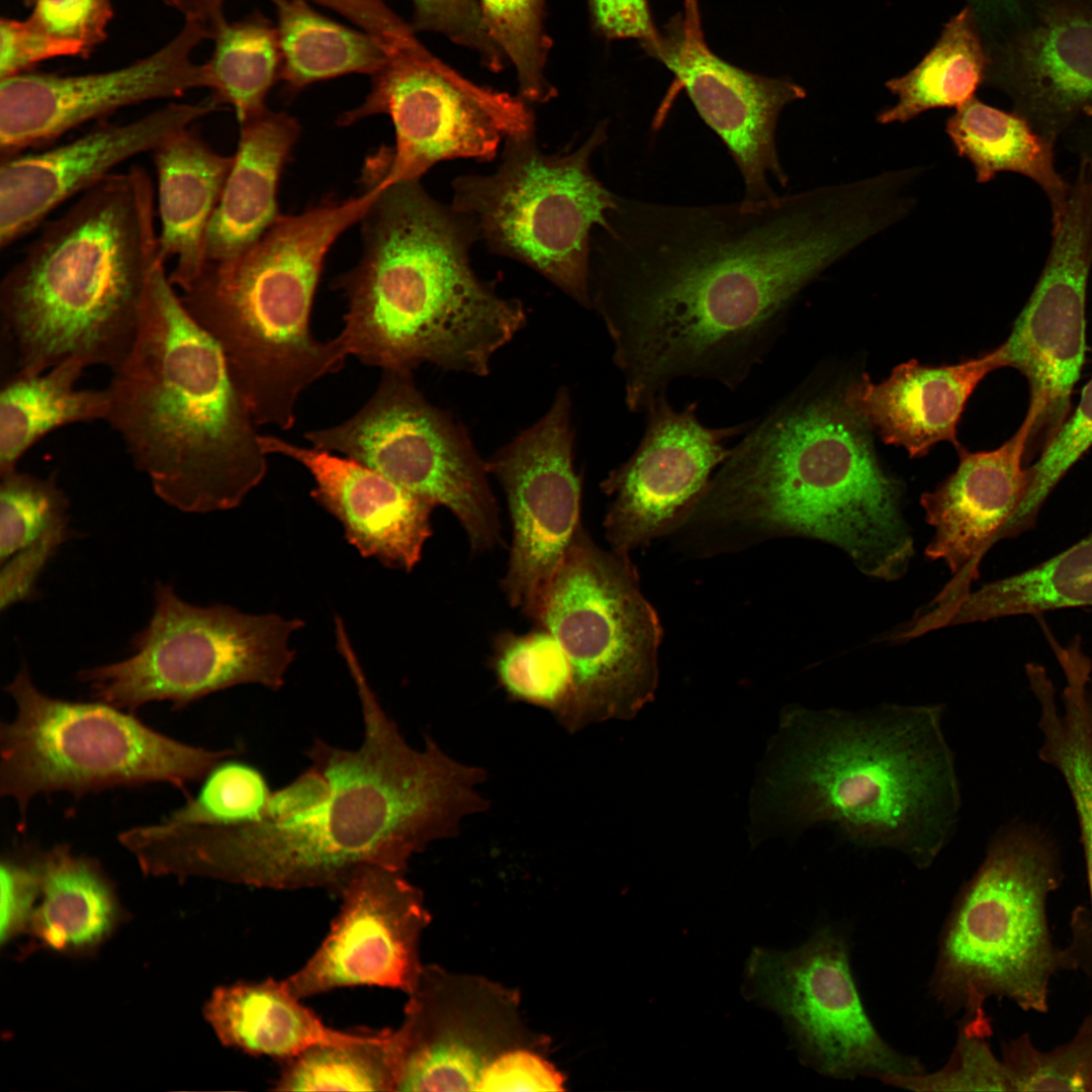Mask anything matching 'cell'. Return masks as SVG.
<instances>
[{"label": "cell", "mask_w": 1092, "mask_h": 1092, "mask_svg": "<svg viewBox=\"0 0 1092 1092\" xmlns=\"http://www.w3.org/2000/svg\"><path fill=\"white\" fill-rule=\"evenodd\" d=\"M153 154L158 182L159 252L175 259L169 280L179 290L207 262V237L233 156L216 153L191 127L174 134Z\"/></svg>", "instance_id": "f1b7e54d"}, {"label": "cell", "mask_w": 1092, "mask_h": 1092, "mask_svg": "<svg viewBox=\"0 0 1092 1092\" xmlns=\"http://www.w3.org/2000/svg\"><path fill=\"white\" fill-rule=\"evenodd\" d=\"M1092 446V378L1084 386L1073 415L1029 466L1031 483L1019 510L1005 532L1014 538L1032 529L1038 514L1057 484Z\"/></svg>", "instance_id": "bcb514c9"}, {"label": "cell", "mask_w": 1092, "mask_h": 1092, "mask_svg": "<svg viewBox=\"0 0 1092 1092\" xmlns=\"http://www.w3.org/2000/svg\"><path fill=\"white\" fill-rule=\"evenodd\" d=\"M342 657L357 689L363 737L345 749L316 739L310 764L329 797L284 821L172 824L161 848L177 877L198 876L274 890L324 889L339 897L364 867L405 872L426 846L485 809L484 771L453 759L431 738L412 747L371 688L353 647Z\"/></svg>", "instance_id": "7a4b0ae2"}, {"label": "cell", "mask_w": 1092, "mask_h": 1092, "mask_svg": "<svg viewBox=\"0 0 1092 1092\" xmlns=\"http://www.w3.org/2000/svg\"><path fill=\"white\" fill-rule=\"evenodd\" d=\"M747 975L754 996L782 1016L802 1058L821 1074L887 1084L925 1072L872 1022L852 975L848 940L836 927L823 926L788 951L756 949Z\"/></svg>", "instance_id": "2e32d148"}, {"label": "cell", "mask_w": 1092, "mask_h": 1092, "mask_svg": "<svg viewBox=\"0 0 1092 1092\" xmlns=\"http://www.w3.org/2000/svg\"><path fill=\"white\" fill-rule=\"evenodd\" d=\"M645 51L673 74L727 148L743 180V199L775 196L770 178L782 187L788 184L778 151V122L788 104L805 98L804 88L724 61L709 49L700 24L685 15L674 16Z\"/></svg>", "instance_id": "603a6c76"}, {"label": "cell", "mask_w": 1092, "mask_h": 1092, "mask_svg": "<svg viewBox=\"0 0 1092 1092\" xmlns=\"http://www.w3.org/2000/svg\"><path fill=\"white\" fill-rule=\"evenodd\" d=\"M165 264L152 273L129 353L111 370L105 422L163 502L193 514L230 510L264 479L267 454L219 346Z\"/></svg>", "instance_id": "8992f818"}, {"label": "cell", "mask_w": 1092, "mask_h": 1092, "mask_svg": "<svg viewBox=\"0 0 1092 1092\" xmlns=\"http://www.w3.org/2000/svg\"><path fill=\"white\" fill-rule=\"evenodd\" d=\"M1001 1059L1012 1091L1092 1092V1013L1069 1041L1040 1051L1023 1033L1002 1043Z\"/></svg>", "instance_id": "b9f144b4"}, {"label": "cell", "mask_w": 1092, "mask_h": 1092, "mask_svg": "<svg viewBox=\"0 0 1092 1092\" xmlns=\"http://www.w3.org/2000/svg\"><path fill=\"white\" fill-rule=\"evenodd\" d=\"M1085 700H1086L1089 736H1090V741H1091V746H1092V677H1090L1088 679L1087 684H1086Z\"/></svg>", "instance_id": "9f6ffc18"}, {"label": "cell", "mask_w": 1092, "mask_h": 1092, "mask_svg": "<svg viewBox=\"0 0 1092 1092\" xmlns=\"http://www.w3.org/2000/svg\"><path fill=\"white\" fill-rule=\"evenodd\" d=\"M300 619L252 615L225 605L201 607L157 582L153 614L131 640L132 654L78 672L94 698L133 712L151 702L175 709L235 686L282 688Z\"/></svg>", "instance_id": "4fadbf2b"}, {"label": "cell", "mask_w": 1092, "mask_h": 1092, "mask_svg": "<svg viewBox=\"0 0 1092 1092\" xmlns=\"http://www.w3.org/2000/svg\"><path fill=\"white\" fill-rule=\"evenodd\" d=\"M240 125L238 149L208 231L207 262L242 254L279 218L278 184L300 133L293 116L268 108Z\"/></svg>", "instance_id": "f546056e"}, {"label": "cell", "mask_w": 1092, "mask_h": 1092, "mask_svg": "<svg viewBox=\"0 0 1092 1092\" xmlns=\"http://www.w3.org/2000/svg\"><path fill=\"white\" fill-rule=\"evenodd\" d=\"M593 30L607 40L636 39L645 50L658 37L648 0H585Z\"/></svg>", "instance_id": "db71d44e"}, {"label": "cell", "mask_w": 1092, "mask_h": 1092, "mask_svg": "<svg viewBox=\"0 0 1092 1092\" xmlns=\"http://www.w3.org/2000/svg\"><path fill=\"white\" fill-rule=\"evenodd\" d=\"M939 705L796 709L767 780L787 825H831L856 846L896 850L924 869L951 839L961 810Z\"/></svg>", "instance_id": "5b68a950"}, {"label": "cell", "mask_w": 1092, "mask_h": 1092, "mask_svg": "<svg viewBox=\"0 0 1092 1092\" xmlns=\"http://www.w3.org/2000/svg\"><path fill=\"white\" fill-rule=\"evenodd\" d=\"M67 537L68 523L58 525L14 553L2 564L0 572L2 611L33 597L39 575Z\"/></svg>", "instance_id": "f5cc1de1"}, {"label": "cell", "mask_w": 1092, "mask_h": 1092, "mask_svg": "<svg viewBox=\"0 0 1092 1092\" xmlns=\"http://www.w3.org/2000/svg\"><path fill=\"white\" fill-rule=\"evenodd\" d=\"M901 502V483L881 466L869 428L841 399L806 395L752 421L682 527L744 543L819 540L867 576L893 581L915 551Z\"/></svg>", "instance_id": "3957f363"}, {"label": "cell", "mask_w": 1092, "mask_h": 1092, "mask_svg": "<svg viewBox=\"0 0 1092 1092\" xmlns=\"http://www.w3.org/2000/svg\"><path fill=\"white\" fill-rule=\"evenodd\" d=\"M560 643L572 672L564 727L628 719L654 696L662 630L629 555L582 528L532 618Z\"/></svg>", "instance_id": "7c38bea8"}, {"label": "cell", "mask_w": 1092, "mask_h": 1092, "mask_svg": "<svg viewBox=\"0 0 1092 1092\" xmlns=\"http://www.w3.org/2000/svg\"><path fill=\"white\" fill-rule=\"evenodd\" d=\"M490 663L508 696L550 711L564 725L572 697L571 666L548 630L538 626L525 634H497Z\"/></svg>", "instance_id": "ab89813d"}, {"label": "cell", "mask_w": 1092, "mask_h": 1092, "mask_svg": "<svg viewBox=\"0 0 1092 1092\" xmlns=\"http://www.w3.org/2000/svg\"><path fill=\"white\" fill-rule=\"evenodd\" d=\"M992 82L1055 143L1092 118V0H1024Z\"/></svg>", "instance_id": "d4e9b609"}, {"label": "cell", "mask_w": 1092, "mask_h": 1092, "mask_svg": "<svg viewBox=\"0 0 1092 1092\" xmlns=\"http://www.w3.org/2000/svg\"><path fill=\"white\" fill-rule=\"evenodd\" d=\"M1062 139L1065 147L1078 159L1092 161V118L1079 123Z\"/></svg>", "instance_id": "11a10c76"}, {"label": "cell", "mask_w": 1092, "mask_h": 1092, "mask_svg": "<svg viewBox=\"0 0 1092 1092\" xmlns=\"http://www.w3.org/2000/svg\"><path fill=\"white\" fill-rule=\"evenodd\" d=\"M41 893L27 932L38 946L88 954L121 920L113 885L98 862L59 843L40 850Z\"/></svg>", "instance_id": "1f68e13d"}, {"label": "cell", "mask_w": 1092, "mask_h": 1092, "mask_svg": "<svg viewBox=\"0 0 1092 1092\" xmlns=\"http://www.w3.org/2000/svg\"><path fill=\"white\" fill-rule=\"evenodd\" d=\"M1063 879L1060 849L1041 828L1015 822L994 834L940 935L929 987L946 1012L983 1017L990 998L1048 1011L1052 979L1082 966L1090 932L1077 913L1070 945L1054 943L1046 906Z\"/></svg>", "instance_id": "9c48e42d"}, {"label": "cell", "mask_w": 1092, "mask_h": 1092, "mask_svg": "<svg viewBox=\"0 0 1092 1092\" xmlns=\"http://www.w3.org/2000/svg\"><path fill=\"white\" fill-rule=\"evenodd\" d=\"M415 32L440 34L477 56L482 67L503 71L509 61L492 36L477 0H411Z\"/></svg>", "instance_id": "7dc6e473"}, {"label": "cell", "mask_w": 1092, "mask_h": 1092, "mask_svg": "<svg viewBox=\"0 0 1092 1092\" xmlns=\"http://www.w3.org/2000/svg\"><path fill=\"white\" fill-rule=\"evenodd\" d=\"M906 215L886 172L733 203L620 197L593 235L589 296L628 410L685 378L736 390L800 293Z\"/></svg>", "instance_id": "6da1fadb"}, {"label": "cell", "mask_w": 1092, "mask_h": 1092, "mask_svg": "<svg viewBox=\"0 0 1092 1092\" xmlns=\"http://www.w3.org/2000/svg\"><path fill=\"white\" fill-rule=\"evenodd\" d=\"M698 404L675 408L666 394L644 412L645 428L631 456L601 483L611 498L604 528L611 549L625 555L678 529L729 456L727 441L752 421L708 427Z\"/></svg>", "instance_id": "ffe728a7"}, {"label": "cell", "mask_w": 1092, "mask_h": 1092, "mask_svg": "<svg viewBox=\"0 0 1092 1092\" xmlns=\"http://www.w3.org/2000/svg\"><path fill=\"white\" fill-rule=\"evenodd\" d=\"M487 26L516 72L519 95L547 103L558 94L547 77L553 40L546 0H477Z\"/></svg>", "instance_id": "60d3db41"}, {"label": "cell", "mask_w": 1092, "mask_h": 1092, "mask_svg": "<svg viewBox=\"0 0 1092 1092\" xmlns=\"http://www.w3.org/2000/svg\"><path fill=\"white\" fill-rule=\"evenodd\" d=\"M1030 421L991 451L970 452L960 445L959 465L934 490L921 495L934 534L925 554L942 560L951 581L931 602L943 604L967 595L979 578L981 561L1004 533L1031 483L1024 454Z\"/></svg>", "instance_id": "484cf974"}, {"label": "cell", "mask_w": 1092, "mask_h": 1092, "mask_svg": "<svg viewBox=\"0 0 1092 1092\" xmlns=\"http://www.w3.org/2000/svg\"><path fill=\"white\" fill-rule=\"evenodd\" d=\"M229 757L204 776L195 796H188L185 804L170 812L163 821L235 825L262 819L272 793L265 777L255 766Z\"/></svg>", "instance_id": "7bdbcfd3"}, {"label": "cell", "mask_w": 1092, "mask_h": 1092, "mask_svg": "<svg viewBox=\"0 0 1092 1092\" xmlns=\"http://www.w3.org/2000/svg\"><path fill=\"white\" fill-rule=\"evenodd\" d=\"M155 190L142 166L112 173L47 221L0 284L7 372L129 353L158 264Z\"/></svg>", "instance_id": "52a82bcc"}, {"label": "cell", "mask_w": 1092, "mask_h": 1092, "mask_svg": "<svg viewBox=\"0 0 1092 1092\" xmlns=\"http://www.w3.org/2000/svg\"><path fill=\"white\" fill-rule=\"evenodd\" d=\"M561 1074L534 1046L498 1056L485 1070L477 1091H561Z\"/></svg>", "instance_id": "816d5d0a"}, {"label": "cell", "mask_w": 1092, "mask_h": 1092, "mask_svg": "<svg viewBox=\"0 0 1092 1092\" xmlns=\"http://www.w3.org/2000/svg\"><path fill=\"white\" fill-rule=\"evenodd\" d=\"M0 562L37 540L54 527L68 523L69 499L56 473L39 477L15 469L1 474Z\"/></svg>", "instance_id": "ee69618b"}, {"label": "cell", "mask_w": 1092, "mask_h": 1092, "mask_svg": "<svg viewBox=\"0 0 1092 1092\" xmlns=\"http://www.w3.org/2000/svg\"><path fill=\"white\" fill-rule=\"evenodd\" d=\"M259 440L266 454L284 455L309 471L314 480L311 496L337 518L362 556L395 569L415 568L433 533L436 504L349 457L270 435Z\"/></svg>", "instance_id": "4316f807"}, {"label": "cell", "mask_w": 1092, "mask_h": 1092, "mask_svg": "<svg viewBox=\"0 0 1092 1092\" xmlns=\"http://www.w3.org/2000/svg\"><path fill=\"white\" fill-rule=\"evenodd\" d=\"M607 139L606 121L566 154L544 153L535 134L510 138L493 173L452 181L450 204L472 221L478 241L532 268L585 308L593 234L608 224L620 198L592 169Z\"/></svg>", "instance_id": "8fae6325"}, {"label": "cell", "mask_w": 1092, "mask_h": 1092, "mask_svg": "<svg viewBox=\"0 0 1092 1092\" xmlns=\"http://www.w3.org/2000/svg\"><path fill=\"white\" fill-rule=\"evenodd\" d=\"M392 1029L311 1045L281 1062L276 1091H395Z\"/></svg>", "instance_id": "f35d334b"}, {"label": "cell", "mask_w": 1092, "mask_h": 1092, "mask_svg": "<svg viewBox=\"0 0 1092 1092\" xmlns=\"http://www.w3.org/2000/svg\"><path fill=\"white\" fill-rule=\"evenodd\" d=\"M1067 204L1036 284L998 347L1003 366L1027 380L1031 427L1024 459L1054 439L1068 419L1086 351V294L1092 269V162L1078 160Z\"/></svg>", "instance_id": "e0dca14e"}, {"label": "cell", "mask_w": 1092, "mask_h": 1092, "mask_svg": "<svg viewBox=\"0 0 1092 1092\" xmlns=\"http://www.w3.org/2000/svg\"><path fill=\"white\" fill-rule=\"evenodd\" d=\"M0 866V941L4 945L28 930L41 893L40 850L7 853Z\"/></svg>", "instance_id": "c3c4849f"}, {"label": "cell", "mask_w": 1092, "mask_h": 1092, "mask_svg": "<svg viewBox=\"0 0 1092 1092\" xmlns=\"http://www.w3.org/2000/svg\"><path fill=\"white\" fill-rule=\"evenodd\" d=\"M987 60L973 10L965 8L915 68L886 83L898 100L878 113L877 122L905 123L931 109L964 105L986 79Z\"/></svg>", "instance_id": "8d00e7d4"}, {"label": "cell", "mask_w": 1092, "mask_h": 1092, "mask_svg": "<svg viewBox=\"0 0 1092 1092\" xmlns=\"http://www.w3.org/2000/svg\"><path fill=\"white\" fill-rule=\"evenodd\" d=\"M87 367L68 360L43 372L4 373L0 386V475L17 469L36 442L62 427L105 421L106 388L80 389Z\"/></svg>", "instance_id": "836d02e7"}, {"label": "cell", "mask_w": 1092, "mask_h": 1092, "mask_svg": "<svg viewBox=\"0 0 1092 1092\" xmlns=\"http://www.w3.org/2000/svg\"><path fill=\"white\" fill-rule=\"evenodd\" d=\"M5 689L16 710L0 726V794L17 806L22 828L39 795L82 797L153 783L185 790L235 752L178 741L99 700L53 698L38 690L26 664Z\"/></svg>", "instance_id": "30bf717a"}, {"label": "cell", "mask_w": 1092, "mask_h": 1092, "mask_svg": "<svg viewBox=\"0 0 1092 1092\" xmlns=\"http://www.w3.org/2000/svg\"><path fill=\"white\" fill-rule=\"evenodd\" d=\"M945 133L957 155L972 164L977 183H988L1002 172L1028 178L1049 201L1052 226L1060 220L1070 181L1057 169V143L1038 133L1025 118L974 97L946 119Z\"/></svg>", "instance_id": "d6a6232c"}, {"label": "cell", "mask_w": 1092, "mask_h": 1092, "mask_svg": "<svg viewBox=\"0 0 1092 1092\" xmlns=\"http://www.w3.org/2000/svg\"><path fill=\"white\" fill-rule=\"evenodd\" d=\"M1092 606V532L1019 573L984 584L935 610L939 627Z\"/></svg>", "instance_id": "e575fe53"}, {"label": "cell", "mask_w": 1092, "mask_h": 1092, "mask_svg": "<svg viewBox=\"0 0 1092 1092\" xmlns=\"http://www.w3.org/2000/svg\"><path fill=\"white\" fill-rule=\"evenodd\" d=\"M63 56L85 58L82 43L47 32L28 18L0 20V79L21 74L34 64Z\"/></svg>", "instance_id": "f907efd6"}, {"label": "cell", "mask_w": 1092, "mask_h": 1092, "mask_svg": "<svg viewBox=\"0 0 1092 1092\" xmlns=\"http://www.w3.org/2000/svg\"><path fill=\"white\" fill-rule=\"evenodd\" d=\"M379 190L370 182L357 197L281 214L242 254L206 262L179 290L186 310L219 346L256 425L292 428L299 394L343 367L348 354L339 337H312L311 304L330 248Z\"/></svg>", "instance_id": "ba28073f"}, {"label": "cell", "mask_w": 1092, "mask_h": 1092, "mask_svg": "<svg viewBox=\"0 0 1092 1092\" xmlns=\"http://www.w3.org/2000/svg\"><path fill=\"white\" fill-rule=\"evenodd\" d=\"M371 79L363 103L343 113L338 123L350 125L375 114L390 117L395 146L381 168L383 186L421 180L444 161L490 162L503 141L535 134L529 102L467 79L421 41L387 58Z\"/></svg>", "instance_id": "9a60e30c"}, {"label": "cell", "mask_w": 1092, "mask_h": 1092, "mask_svg": "<svg viewBox=\"0 0 1092 1092\" xmlns=\"http://www.w3.org/2000/svg\"><path fill=\"white\" fill-rule=\"evenodd\" d=\"M219 107L212 95L194 103L170 102L131 121L99 123L63 145L0 159V248L12 245L123 162L154 152Z\"/></svg>", "instance_id": "cb8c5ba5"}, {"label": "cell", "mask_w": 1092, "mask_h": 1092, "mask_svg": "<svg viewBox=\"0 0 1092 1092\" xmlns=\"http://www.w3.org/2000/svg\"><path fill=\"white\" fill-rule=\"evenodd\" d=\"M111 0H35L28 19L56 36L78 41L88 58L107 37Z\"/></svg>", "instance_id": "681fc988"}, {"label": "cell", "mask_w": 1092, "mask_h": 1092, "mask_svg": "<svg viewBox=\"0 0 1092 1092\" xmlns=\"http://www.w3.org/2000/svg\"><path fill=\"white\" fill-rule=\"evenodd\" d=\"M213 52L205 63L208 88L231 105L239 123L260 113L280 80L281 52L276 26L260 11L235 22L225 18L210 28Z\"/></svg>", "instance_id": "74e56055"}, {"label": "cell", "mask_w": 1092, "mask_h": 1092, "mask_svg": "<svg viewBox=\"0 0 1092 1092\" xmlns=\"http://www.w3.org/2000/svg\"><path fill=\"white\" fill-rule=\"evenodd\" d=\"M209 38L207 25L185 20L157 52L116 70L73 76L21 73L0 79V159L48 145L117 109L208 88L206 65L194 63L192 54Z\"/></svg>", "instance_id": "44dd1931"}, {"label": "cell", "mask_w": 1092, "mask_h": 1092, "mask_svg": "<svg viewBox=\"0 0 1092 1092\" xmlns=\"http://www.w3.org/2000/svg\"><path fill=\"white\" fill-rule=\"evenodd\" d=\"M981 11H991L1006 5L1010 0H971Z\"/></svg>", "instance_id": "6f0895ef"}, {"label": "cell", "mask_w": 1092, "mask_h": 1092, "mask_svg": "<svg viewBox=\"0 0 1092 1092\" xmlns=\"http://www.w3.org/2000/svg\"><path fill=\"white\" fill-rule=\"evenodd\" d=\"M991 1033L987 1016L964 1018L952 1054L943 1067L887 1084L916 1092L1012 1091L1002 1059L990 1048Z\"/></svg>", "instance_id": "f6af8a7d"}, {"label": "cell", "mask_w": 1092, "mask_h": 1092, "mask_svg": "<svg viewBox=\"0 0 1092 1092\" xmlns=\"http://www.w3.org/2000/svg\"><path fill=\"white\" fill-rule=\"evenodd\" d=\"M360 220L363 252L336 285L348 305L338 335L348 356L382 370L425 363L486 376L493 355L524 327L518 299L500 296L470 262L472 221L420 180L383 186Z\"/></svg>", "instance_id": "277c9868"}, {"label": "cell", "mask_w": 1092, "mask_h": 1092, "mask_svg": "<svg viewBox=\"0 0 1092 1092\" xmlns=\"http://www.w3.org/2000/svg\"><path fill=\"white\" fill-rule=\"evenodd\" d=\"M391 1031L395 1091H477L505 1052L534 1046L522 1034L517 996L485 980L423 967Z\"/></svg>", "instance_id": "d6986e66"}, {"label": "cell", "mask_w": 1092, "mask_h": 1092, "mask_svg": "<svg viewBox=\"0 0 1092 1092\" xmlns=\"http://www.w3.org/2000/svg\"><path fill=\"white\" fill-rule=\"evenodd\" d=\"M202 1013L222 1045L280 1062L311 1045L348 1041L361 1033L326 1025L283 980L273 978L218 986Z\"/></svg>", "instance_id": "4dcf8cb0"}, {"label": "cell", "mask_w": 1092, "mask_h": 1092, "mask_svg": "<svg viewBox=\"0 0 1092 1092\" xmlns=\"http://www.w3.org/2000/svg\"><path fill=\"white\" fill-rule=\"evenodd\" d=\"M312 447L340 452L448 509L475 553L503 543L487 463L467 432L432 404L412 371L383 370L378 388L347 421L308 431Z\"/></svg>", "instance_id": "5bb4252c"}, {"label": "cell", "mask_w": 1092, "mask_h": 1092, "mask_svg": "<svg viewBox=\"0 0 1092 1092\" xmlns=\"http://www.w3.org/2000/svg\"><path fill=\"white\" fill-rule=\"evenodd\" d=\"M573 441L570 394L561 387L542 418L486 461L505 492L513 530L502 588L531 619L581 527Z\"/></svg>", "instance_id": "ac0fdd59"}, {"label": "cell", "mask_w": 1092, "mask_h": 1092, "mask_svg": "<svg viewBox=\"0 0 1092 1092\" xmlns=\"http://www.w3.org/2000/svg\"><path fill=\"white\" fill-rule=\"evenodd\" d=\"M277 15L280 80L289 92L349 74L374 75L387 55L364 30L336 22L306 0H269Z\"/></svg>", "instance_id": "d590c367"}, {"label": "cell", "mask_w": 1092, "mask_h": 1092, "mask_svg": "<svg viewBox=\"0 0 1092 1092\" xmlns=\"http://www.w3.org/2000/svg\"><path fill=\"white\" fill-rule=\"evenodd\" d=\"M1003 366L999 349L954 365L926 366L910 360L874 383L867 374L845 389L842 402L887 445L922 457L937 443L958 448V424L982 379Z\"/></svg>", "instance_id": "83f0119b"}, {"label": "cell", "mask_w": 1092, "mask_h": 1092, "mask_svg": "<svg viewBox=\"0 0 1092 1092\" xmlns=\"http://www.w3.org/2000/svg\"><path fill=\"white\" fill-rule=\"evenodd\" d=\"M405 872L364 867L339 897V913L324 940L292 975L288 990L305 999L336 989L376 986L410 994L423 966L421 936L430 921L420 889Z\"/></svg>", "instance_id": "7402d4cb"}]
</instances>
